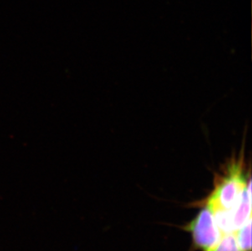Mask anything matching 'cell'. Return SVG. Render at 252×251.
<instances>
[{"mask_svg":"<svg viewBox=\"0 0 252 251\" xmlns=\"http://www.w3.org/2000/svg\"><path fill=\"white\" fill-rule=\"evenodd\" d=\"M243 155L231 159L224 169L223 176H220L207 206L214 211L217 209L230 210L238 203L247 188V181Z\"/></svg>","mask_w":252,"mask_h":251,"instance_id":"1","label":"cell"},{"mask_svg":"<svg viewBox=\"0 0 252 251\" xmlns=\"http://www.w3.org/2000/svg\"><path fill=\"white\" fill-rule=\"evenodd\" d=\"M187 230L191 232L194 245L202 251H212L223 236L207 206L189 223Z\"/></svg>","mask_w":252,"mask_h":251,"instance_id":"2","label":"cell"},{"mask_svg":"<svg viewBox=\"0 0 252 251\" xmlns=\"http://www.w3.org/2000/svg\"><path fill=\"white\" fill-rule=\"evenodd\" d=\"M211 251H241L234 232L223 235L217 246Z\"/></svg>","mask_w":252,"mask_h":251,"instance_id":"5","label":"cell"},{"mask_svg":"<svg viewBox=\"0 0 252 251\" xmlns=\"http://www.w3.org/2000/svg\"><path fill=\"white\" fill-rule=\"evenodd\" d=\"M251 182L244 190L238 203L230 209L231 218L233 223V230L239 228L243 225L249 219L252 218V192H251Z\"/></svg>","mask_w":252,"mask_h":251,"instance_id":"3","label":"cell"},{"mask_svg":"<svg viewBox=\"0 0 252 251\" xmlns=\"http://www.w3.org/2000/svg\"><path fill=\"white\" fill-rule=\"evenodd\" d=\"M233 232L240 251H252V218Z\"/></svg>","mask_w":252,"mask_h":251,"instance_id":"4","label":"cell"}]
</instances>
